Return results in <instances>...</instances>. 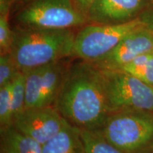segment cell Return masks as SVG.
<instances>
[{"label":"cell","instance_id":"1","mask_svg":"<svg viewBox=\"0 0 153 153\" xmlns=\"http://www.w3.org/2000/svg\"><path fill=\"white\" fill-rule=\"evenodd\" d=\"M53 106L81 130L100 129L110 115L100 69L82 60L69 65Z\"/></svg>","mask_w":153,"mask_h":153},{"label":"cell","instance_id":"2","mask_svg":"<svg viewBox=\"0 0 153 153\" xmlns=\"http://www.w3.org/2000/svg\"><path fill=\"white\" fill-rule=\"evenodd\" d=\"M73 29L17 27L10 54L20 71L74 56Z\"/></svg>","mask_w":153,"mask_h":153},{"label":"cell","instance_id":"3","mask_svg":"<svg viewBox=\"0 0 153 153\" xmlns=\"http://www.w3.org/2000/svg\"><path fill=\"white\" fill-rule=\"evenodd\" d=\"M98 131L123 153H148L153 148V112L112 113Z\"/></svg>","mask_w":153,"mask_h":153},{"label":"cell","instance_id":"4","mask_svg":"<svg viewBox=\"0 0 153 153\" xmlns=\"http://www.w3.org/2000/svg\"><path fill=\"white\" fill-rule=\"evenodd\" d=\"M14 19L22 28L73 29L89 24L73 0H27Z\"/></svg>","mask_w":153,"mask_h":153},{"label":"cell","instance_id":"5","mask_svg":"<svg viewBox=\"0 0 153 153\" xmlns=\"http://www.w3.org/2000/svg\"><path fill=\"white\" fill-rule=\"evenodd\" d=\"M145 26H153L140 16L116 24H88L76 33L74 56L89 62L100 60L108 54L126 36Z\"/></svg>","mask_w":153,"mask_h":153},{"label":"cell","instance_id":"6","mask_svg":"<svg viewBox=\"0 0 153 153\" xmlns=\"http://www.w3.org/2000/svg\"><path fill=\"white\" fill-rule=\"evenodd\" d=\"M101 71L110 114L132 110L153 112L152 86L121 70Z\"/></svg>","mask_w":153,"mask_h":153},{"label":"cell","instance_id":"7","mask_svg":"<svg viewBox=\"0 0 153 153\" xmlns=\"http://www.w3.org/2000/svg\"><path fill=\"white\" fill-rule=\"evenodd\" d=\"M67 120L54 106L25 108L12 125L43 145L60 132Z\"/></svg>","mask_w":153,"mask_h":153},{"label":"cell","instance_id":"8","mask_svg":"<svg viewBox=\"0 0 153 153\" xmlns=\"http://www.w3.org/2000/svg\"><path fill=\"white\" fill-rule=\"evenodd\" d=\"M150 52H153V27L145 26L132 31L108 54L92 64L101 70H118L140 55Z\"/></svg>","mask_w":153,"mask_h":153},{"label":"cell","instance_id":"9","mask_svg":"<svg viewBox=\"0 0 153 153\" xmlns=\"http://www.w3.org/2000/svg\"><path fill=\"white\" fill-rule=\"evenodd\" d=\"M153 0H96L87 13L89 24H116L140 17Z\"/></svg>","mask_w":153,"mask_h":153},{"label":"cell","instance_id":"10","mask_svg":"<svg viewBox=\"0 0 153 153\" xmlns=\"http://www.w3.org/2000/svg\"><path fill=\"white\" fill-rule=\"evenodd\" d=\"M68 65L62 60L41 66L39 107L53 106Z\"/></svg>","mask_w":153,"mask_h":153},{"label":"cell","instance_id":"11","mask_svg":"<svg viewBox=\"0 0 153 153\" xmlns=\"http://www.w3.org/2000/svg\"><path fill=\"white\" fill-rule=\"evenodd\" d=\"M43 153H84L82 131L66 121L62 130L42 146Z\"/></svg>","mask_w":153,"mask_h":153},{"label":"cell","instance_id":"12","mask_svg":"<svg viewBox=\"0 0 153 153\" xmlns=\"http://www.w3.org/2000/svg\"><path fill=\"white\" fill-rule=\"evenodd\" d=\"M1 153H43L42 145L11 125L0 129Z\"/></svg>","mask_w":153,"mask_h":153},{"label":"cell","instance_id":"13","mask_svg":"<svg viewBox=\"0 0 153 153\" xmlns=\"http://www.w3.org/2000/svg\"><path fill=\"white\" fill-rule=\"evenodd\" d=\"M118 70L131 74L153 87V52L140 55Z\"/></svg>","mask_w":153,"mask_h":153},{"label":"cell","instance_id":"14","mask_svg":"<svg viewBox=\"0 0 153 153\" xmlns=\"http://www.w3.org/2000/svg\"><path fill=\"white\" fill-rule=\"evenodd\" d=\"M81 131L84 153H123L106 140L99 131Z\"/></svg>","mask_w":153,"mask_h":153},{"label":"cell","instance_id":"15","mask_svg":"<svg viewBox=\"0 0 153 153\" xmlns=\"http://www.w3.org/2000/svg\"><path fill=\"white\" fill-rule=\"evenodd\" d=\"M12 99L13 120L16 116L25 109L26 92H25V76L22 71H20L12 81L11 88Z\"/></svg>","mask_w":153,"mask_h":153},{"label":"cell","instance_id":"16","mask_svg":"<svg viewBox=\"0 0 153 153\" xmlns=\"http://www.w3.org/2000/svg\"><path fill=\"white\" fill-rule=\"evenodd\" d=\"M12 82L0 87V129L12 125Z\"/></svg>","mask_w":153,"mask_h":153},{"label":"cell","instance_id":"17","mask_svg":"<svg viewBox=\"0 0 153 153\" xmlns=\"http://www.w3.org/2000/svg\"><path fill=\"white\" fill-rule=\"evenodd\" d=\"M19 72L10 53L0 54V87L12 82Z\"/></svg>","mask_w":153,"mask_h":153},{"label":"cell","instance_id":"18","mask_svg":"<svg viewBox=\"0 0 153 153\" xmlns=\"http://www.w3.org/2000/svg\"><path fill=\"white\" fill-rule=\"evenodd\" d=\"M9 15L0 14V54L10 53L12 45L14 29L10 26Z\"/></svg>","mask_w":153,"mask_h":153},{"label":"cell","instance_id":"19","mask_svg":"<svg viewBox=\"0 0 153 153\" xmlns=\"http://www.w3.org/2000/svg\"><path fill=\"white\" fill-rule=\"evenodd\" d=\"M96 0H73L77 8L87 17V13ZM88 19V18H87Z\"/></svg>","mask_w":153,"mask_h":153},{"label":"cell","instance_id":"20","mask_svg":"<svg viewBox=\"0 0 153 153\" xmlns=\"http://www.w3.org/2000/svg\"><path fill=\"white\" fill-rule=\"evenodd\" d=\"M16 0H0V14H10L11 9Z\"/></svg>","mask_w":153,"mask_h":153},{"label":"cell","instance_id":"21","mask_svg":"<svg viewBox=\"0 0 153 153\" xmlns=\"http://www.w3.org/2000/svg\"><path fill=\"white\" fill-rule=\"evenodd\" d=\"M148 153H153V148L152 149V150H151L150 151V152H148Z\"/></svg>","mask_w":153,"mask_h":153}]
</instances>
